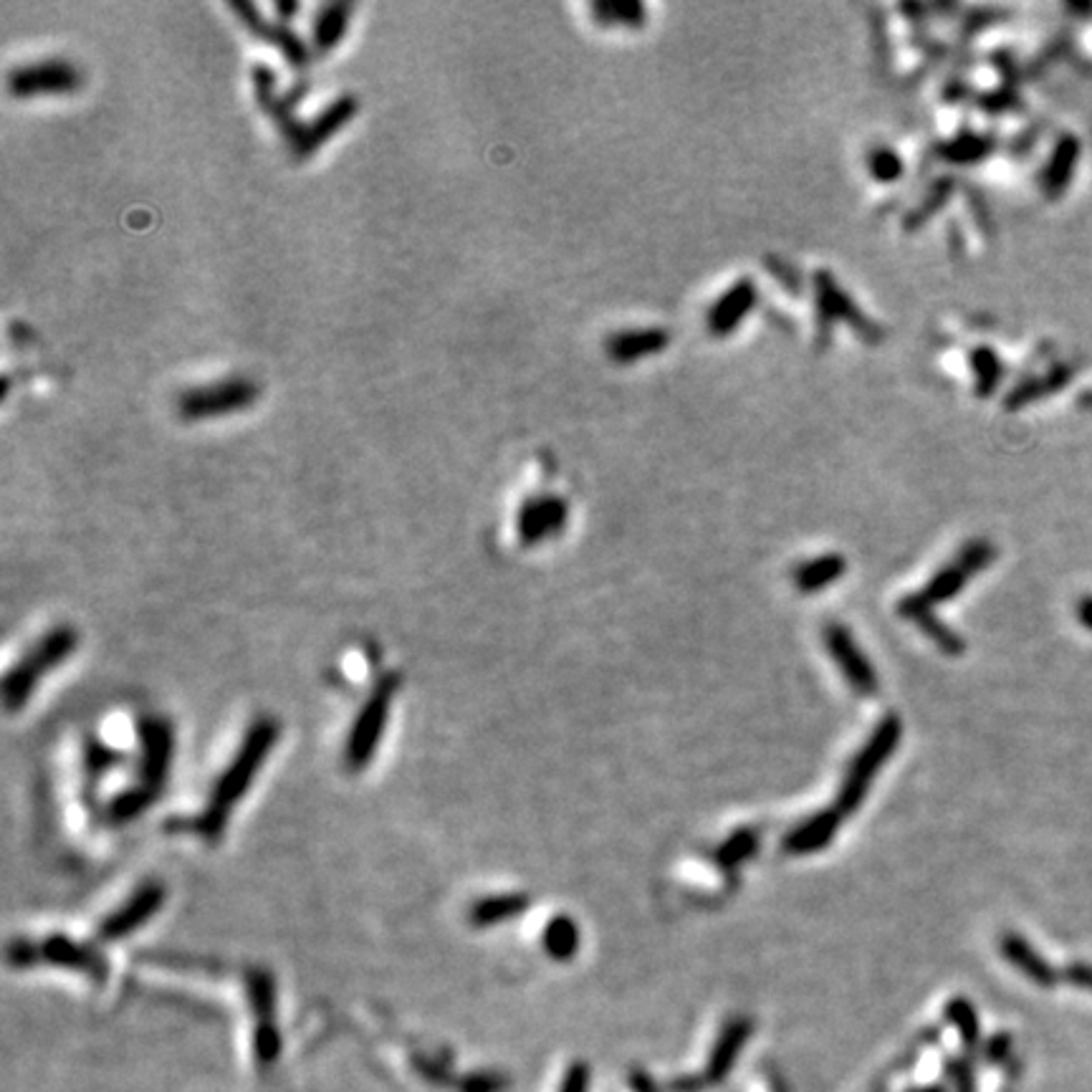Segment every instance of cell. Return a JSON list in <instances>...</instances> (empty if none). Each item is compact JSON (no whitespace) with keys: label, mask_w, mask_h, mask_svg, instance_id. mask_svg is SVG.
Returning a JSON list of instances; mask_svg holds the SVG:
<instances>
[{"label":"cell","mask_w":1092,"mask_h":1092,"mask_svg":"<svg viewBox=\"0 0 1092 1092\" xmlns=\"http://www.w3.org/2000/svg\"><path fill=\"white\" fill-rule=\"evenodd\" d=\"M759 844H762V837H759L757 829L741 827L736 829V832H731L729 837H726L724 842L714 849V860L719 862L724 870H736V867H741L744 862L752 860V857H757Z\"/></svg>","instance_id":"25"},{"label":"cell","mask_w":1092,"mask_h":1092,"mask_svg":"<svg viewBox=\"0 0 1092 1092\" xmlns=\"http://www.w3.org/2000/svg\"><path fill=\"white\" fill-rule=\"evenodd\" d=\"M946 1019L958 1029V1037L966 1047H976L979 1044V1017H976V1009H973L971 1001L966 999H953L946 1004Z\"/></svg>","instance_id":"28"},{"label":"cell","mask_w":1092,"mask_h":1092,"mask_svg":"<svg viewBox=\"0 0 1092 1092\" xmlns=\"http://www.w3.org/2000/svg\"><path fill=\"white\" fill-rule=\"evenodd\" d=\"M278 739V724L273 719H261L246 734V741L241 744L239 754L233 757V762L228 764L226 772L221 774V779L213 787L211 802H208L206 815L198 819V832L203 837H218V834L226 829L228 817H231L233 807L239 805L241 797L249 792V787L254 785L256 774H259L261 764L269 759L271 749Z\"/></svg>","instance_id":"2"},{"label":"cell","mask_w":1092,"mask_h":1092,"mask_svg":"<svg viewBox=\"0 0 1092 1092\" xmlns=\"http://www.w3.org/2000/svg\"><path fill=\"white\" fill-rule=\"evenodd\" d=\"M592 11L597 13L600 21L625 23V26H635L638 21H643L645 13L640 3H602V6H595Z\"/></svg>","instance_id":"32"},{"label":"cell","mask_w":1092,"mask_h":1092,"mask_svg":"<svg viewBox=\"0 0 1092 1092\" xmlns=\"http://www.w3.org/2000/svg\"><path fill=\"white\" fill-rule=\"evenodd\" d=\"M165 903V885L160 882H145L137 887L120 910H114L102 925H99V938L104 943L122 941L127 935L135 933L140 925H145L152 915L158 913L160 905Z\"/></svg>","instance_id":"12"},{"label":"cell","mask_w":1092,"mask_h":1092,"mask_svg":"<svg viewBox=\"0 0 1092 1092\" xmlns=\"http://www.w3.org/2000/svg\"><path fill=\"white\" fill-rule=\"evenodd\" d=\"M752 1029H754L752 1019L747 1017L731 1019V1022L721 1029L719 1039H716L714 1044V1052H711L709 1057V1065H706L704 1082H709V1085H719V1082H724L726 1077H729L731 1067H734L736 1060H739L741 1049H744V1044H747L749 1037H752Z\"/></svg>","instance_id":"16"},{"label":"cell","mask_w":1092,"mask_h":1092,"mask_svg":"<svg viewBox=\"0 0 1092 1092\" xmlns=\"http://www.w3.org/2000/svg\"><path fill=\"white\" fill-rule=\"evenodd\" d=\"M1065 976L1072 981V984L1092 991V966H1087V963H1075V966L1067 968Z\"/></svg>","instance_id":"38"},{"label":"cell","mask_w":1092,"mask_h":1092,"mask_svg":"<svg viewBox=\"0 0 1092 1092\" xmlns=\"http://www.w3.org/2000/svg\"><path fill=\"white\" fill-rule=\"evenodd\" d=\"M757 301V288L752 281H739L731 291H726L724 296L716 301V306L711 308L709 314V326L714 334L724 336L739 326V321L749 314Z\"/></svg>","instance_id":"18"},{"label":"cell","mask_w":1092,"mask_h":1092,"mask_svg":"<svg viewBox=\"0 0 1092 1092\" xmlns=\"http://www.w3.org/2000/svg\"><path fill=\"white\" fill-rule=\"evenodd\" d=\"M839 822H842V812L837 807H827V810H819L817 815L807 817L797 824L795 829L785 834L782 839V847L790 854H815L819 849L827 847L829 842L837 834Z\"/></svg>","instance_id":"15"},{"label":"cell","mask_w":1092,"mask_h":1092,"mask_svg":"<svg viewBox=\"0 0 1092 1092\" xmlns=\"http://www.w3.org/2000/svg\"><path fill=\"white\" fill-rule=\"evenodd\" d=\"M349 18H352L349 3H326L324 8H319L314 26H311V49L316 56L331 54L341 44V38L349 28Z\"/></svg>","instance_id":"20"},{"label":"cell","mask_w":1092,"mask_h":1092,"mask_svg":"<svg viewBox=\"0 0 1092 1092\" xmlns=\"http://www.w3.org/2000/svg\"><path fill=\"white\" fill-rule=\"evenodd\" d=\"M579 943H582V935H579V925L574 923L569 915H554L549 923L544 925V933H541V946L554 961H572L579 951Z\"/></svg>","instance_id":"24"},{"label":"cell","mask_w":1092,"mask_h":1092,"mask_svg":"<svg viewBox=\"0 0 1092 1092\" xmlns=\"http://www.w3.org/2000/svg\"><path fill=\"white\" fill-rule=\"evenodd\" d=\"M898 615L903 617V620L915 622L920 633H923L925 638L933 640L935 648L941 650V653L956 658V655H963V650H966V643H963L961 635H958L956 630L948 628L946 622L935 615L933 605H928V602L923 600V595L903 597V600L898 602Z\"/></svg>","instance_id":"14"},{"label":"cell","mask_w":1092,"mask_h":1092,"mask_svg":"<svg viewBox=\"0 0 1092 1092\" xmlns=\"http://www.w3.org/2000/svg\"><path fill=\"white\" fill-rule=\"evenodd\" d=\"M13 961L28 966L31 961H46L54 963V966L74 968V971L87 973L89 979L104 981L107 979V961L99 951H94L92 946H82V943L71 941L66 935H51L44 943H38L33 951L26 948H13Z\"/></svg>","instance_id":"10"},{"label":"cell","mask_w":1092,"mask_h":1092,"mask_svg":"<svg viewBox=\"0 0 1092 1092\" xmlns=\"http://www.w3.org/2000/svg\"><path fill=\"white\" fill-rule=\"evenodd\" d=\"M1070 377H1072L1070 367H1055L1052 372L1044 374V377L1029 379V382L1019 384V387L1014 389V395H1009L1006 407H1022L1027 405L1029 400H1037V397L1049 395V392H1057L1060 387H1065Z\"/></svg>","instance_id":"26"},{"label":"cell","mask_w":1092,"mask_h":1092,"mask_svg":"<svg viewBox=\"0 0 1092 1092\" xmlns=\"http://www.w3.org/2000/svg\"><path fill=\"white\" fill-rule=\"evenodd\" d=\"M822 638L824 648L832 655V660L837 663L839 673L849 683V688L854 693H860V696H875L877 688H880V678H877L870 658L862 653L857 640L852 638V633L844 625H839V622H829V625H824Z\"/></svg>","instance_id":"8"},{"label":"cell","mask_w":1092,"mask_h":1092,"mask_svg":"<svg viewBox=\"0 0 1092 1092\" xmlns=\"http://www.w3.org/2000/svg\"><path fill=\"white\" fill-rule=\"evenodd\" d=\"M531 905L529 895L524 892H506V895H491V898H481L471 908V923L478 928H486V925L503 923V920H511L516 915L524 913Z\"/></svg>","instance_id":"23"},{"label":"cell","mask_w":1092,"mask_h":1092,"mask_svg":"<svg viewBox=\"0 0 1092 1092\" xmlns=\"http://www.w3.org/2000/svg\"><path fill=\"white\" fill-rule=\"evenodd\" d=\"M986 152H989L986 140H976V137H966V140H958L953 145V155H958L961 160H976L981 155H986Z\"/></svg>","instance_id":"36"},{"label":"cell","mask_w":1092,"mask_h":1092,"mask_svg":"<svg viewBox=\"0 0 1092 1092\" xmlns=\"http://www.w3.org/2000/svg\"><path fill=\"white\" fill-rule=\"evenodd\" d=\"M569 521V503L559 496H531L521 503L516 516V531L521 544L534 546L544 539L562 534Z\"/></svg>","instance_id":"11"},{"label":"cell","mask_w":1092,"mask_h":1092,"mask_svg":"<svg viewBox=\"0 0 1092 1092\" xmlns=\"http://www.w3.org/2000/svg\"><path fill=\"white\" fill-rule=\"evenodd\" d=\"M973 369H976V377H979V395H989L994 392L996 382L1001 377V362L994 352L989 349H976L973 352Z\"/></svg>","instance_id":"31"},{"label":"cell","mask_w":1092,"mask_h":1092,"mask_svg":"<svg viewBox=\"0 0 1092 1092\" xmlns=\"http://www.w3.org/2000/svg\"><path fill=\"white\" fill-rule=\"evenodd\" d=\"M511 1080L503 1072L488 1070V1072H471L460 1082V1092H506L509 1090Z\"/></svg>","instance_id":"33"},{"label":"cell","mask_w":1092,"mask_h":1092,"mask_svg":"<svg viewBox=\"0 0 1092 1092\" xmlns=\"http://www.w3.org/2000/svg\"><path fill=\"white\" fill-rule=\"evenodd\" d=\"M966 579H968V574L963 572V569L958 567L956 562L946 564L941 572H935V577L930 579L928 584H925V590L920 592V595H923V600L928 602V605H933V607L941 605V602L953 600V597H956L958 592L963 590Z\"/></svg>","instance_id":"27"},{"label":"cell","mask_w":1092,"mask_h":1092,"mask_svg":"<svg viewBox=\"0 0 1092 1092\" xmlns=\"http://www.w3.org/2000/svg\"><path fill=\"white\" fill-rule=\"evenodd\" d=\"M870 170L875 178L895 180L900 173H903V165H900V158L892 150H877L872 152Z\"/></svg>","instance_id":"34"},{"label":"cell","mask_w":1092,"mask_h":1092,"mask_svg":"<svg viewBox=\"0 0 1092 1092\" xmlns=\"http://www.w3.org/2000/svg\"><path fill=\"white\" fill-rule=\"evenodd\" d=\"M1080 407H1085V410H1092V389H1087V392H1082V395H1080Z\"/></svg>","instance_id":"43"},{"label":"cell","mask_w":1092,"mask_h":1092,"mask_svg":"<svg viewBox=\"0 0 1092 1092\" xmlns=\"http://www.w3.org/2000/svg\"><path fill=\"white\" fill-rule=\"evenodd\" d=\"M84 87V74L69 59H46L18 66L8 74V92L16 99L66 97Z\"/></svg>","instance_id":"7"},{"label":"cell","mask_w":1092,"mask_h":1092,"mask_svg":"<svg viewBox=\"0 0 1092 1092\" xmlns=\"http://www.w3.org/2000/svg\"><path fill=\"white\" fill-rule=\"evenodd\" d=\"M1011 1052V1037L1009 1034H994V1037L986 1042V1062H1001Z\"/></svg>","instance_id":"37"},{"label":"cell","mask_w":1092,"mask_h":1092,"mask_svg":"<svg viewBox=\"0 0 1092 1092\" xmlns=\"http://www.w3.org/2000/svg\"><path fill=\"white\" fill-rule=\"evenodd\" d=\"M1077 163H1080V140L1072 135L1060 137V142L1055 145V152H1052V158H1049L1042 175V188L1047 193V198H1060L1070 188Z\"/></svg>","instance_id":"19"},{"label":"cell","mask_w":1092,"mask_h":1092,"mask_svg":"<svg viewBox=\"0 0 1092 1092\" xmlns=\"http://www.w3.org/2000/svg\"><path fill=\"white\" fill-rule=\"evenodd\" d=\"M397 686H400L397 676H384L374 686L372 696L367 698V704L362 706L359 716L354 719V726L349 731V739H346L344 749L346 767L352 769V772H359V769H364L372 762L374 752L379 747V739H382L384 724L389 719L392 701H395Z\"/></svg>","instance_id":"6"},{"label":"cell","mask_w":1092,"mask_h":1092,"mask_svg":"<svg viewBox=\"0 0 1092 1092\" xmlns=\"http://www.w3.org/2000/svg\"><path fill=\"white\" fill-rule=\"evenodd\" d=\"M276 13H278V16H281V18H278V21L288 23V21H291L293 13H298V3H291V0H283V3H276Z\"/></svg>","instance_id":"42"},{"label":"cell","mask_w":1092,"mask_h":1092,"mask_svg":"<svg viewBox=\"0 0 1092 1092\" xmlns=\"http://www.w3.org/2000/svg\"><path fill=\"white\" fill-rule=\"evenodd\" d=\"M668 339L671 336L663 329H635V331H620V334H612L607 339V354H610L615 362H633V359L648 357V354H658L660 349H666Z\"/></svg>","instance_id":"21"},{"label":"cell","mask_w":1092,"mask_h":1092,"mask_svg":"<svg viewBox=\"0 0 1092 1092\" xmlns=\"http://www.w3.org/2000/svg\"><path fill=\"white\" fill-rule=\"evenodd\" d=\"M999 951L1001 956L1011 963V966L1019 968V971H1022L1024 976H1027L1029 981H1034L1037 986H1044V989H1047V986H1052L1057 981L1055 968L1049 966V963L1044 961L1037 951H1034L1032 943L1024 941L1019 933L1001 935Z\"/></svg>","instance_id":"17"},{"label":"cell","mask_w":1092,"mask_h":1092,"mask_svg":"<svg viewBox=\"0 0 1092 1092\" xmlns=\"http://www.w3.org/2000/svg\"><path fill=\"white\" fill-rule=\"evenodd\" d=\"M913 1092H943L941 1087H920V1090H913Z\"/></svg>","instance_id":"44"},{"label":"cell","mask_w":1092,"mask_h":1092,"mask_svg":"<svg viewBox=\"0 0 1092 1092\" xmlns=\"http://www.w3.org/2000/svg\"><path fill=\"white\" fill-rule=\"evenodd\" d=\"M900 739H903V721L890 714L875 726L870 739L862 744L860 752L854 754V759L847 767V774L842 779V787L837 792V805H834L842 812V817L854 815V812L860 810V805L867 797V790L872 785V779L877 777L882 764L895 754Z\"/></svg>","instance_id":"3"},{"label":"cell","mask_w":1092,"mask_h":1092,"mask_svg":"<svg viewBox=\"0 0 1092 1092\" xmlns=\"http://www.w3.org/2000/svg\"><path fill=\"white\" fill-rule=\"evenodd\" d=\"M261 389L251 377H233L218 379V382L203 384V387L185 389L175 402V410L185 422L213 420V417H228L236 412H244L259 400Z\"/></svg>","instance_id":"5"},{"label":"cell","mask_w":1092,"mask_h":1092,"mask_svg":"<svg viewBox=\"0 0 1092 1092\" xmlns=\"http://www.w3.org/2000/svg\"><path fill=\"white\" fill-rule=\"evenodd\" d=\"M704 1085V1080H693V1077H678L673 1080V1092H698V1087Z\"/></svg>","instance_id":"41"},{"label":"cell","mask_w":1092,"mask_h":1092,"mask_svg":"<svg viewBox=\"0 0 1092 1092\" xmlns=\"http://www.w3.org/2000/svg\"><path fill=\"white\" fill-rule=\"evenodd\" d=\"M254 92L261 112L273 122L281 140L286 142V150L296 163L308 160L314 152H319L334 135H339L349 122L354 120L359 104L354 97H339L311 122H303L296 117V107L301 102V94L306 87H293L283 97L276 94V74L269 66H254Z\"/></svg>","instance_id":"1"},{"label":"cell","mask_w":1092,"mask_h":1092,"mask_svg":"<svg viewBox=\"0 0 1092 1092\" xmlns=\"http://www.w3.org/2000/svg\"><path fill=\"white\" fill-rule=\"evenodd\" d=\"M844 572H847V562L842 554H822L810 562H802L795 569V584L802 595H815V592L827 590Z\"/></svg>","instance_id":"22"},{"label":"cell","mask_w":1092,"mask_h":1092,"mask_svg":"<svg viewBox=\"0 0 1092 1092\" xmlns=\"http://www.w3.org/2000/svg\"><path fill=\"white\" fill-rule=\"evenodd\" d=\"M1077 620H1080L1082 625H1085V628L1092 633V595L1082 597V600L1077 602Z\"/></svg>","instance_id":"40"},{"label":"cell","mask_w":1092,"mask_h":1092,"mask_svg":"<svg viewBox=\"0 0 1092 1092\" xmlns=\"http://www.w3.org/2000/svg\"><path fill=\"white\" fill-rule=\"evenodd\" d=\"M76 643H79L76 630H71L69 625H64V628L51 630L44 640H38V643L33 645L31 653H28L26 658H23L21 663L8 673L6 683H3V704H6V709L11 711V714L13 711L23 709V704H26L28 698H31V693L36 691L38 681H41L44 676H49L59 663H64V660L74 653Z\"/></svg>","instance_id":"4"},{"label":"cell","mask_w":1092,"mask_h":1092,"mask_svg":"<svg viewBox=\"0 0 1092 1092\" xmlns=\"http://www.w3.org/2000/svg\"><path fill=\"white\" fill-rule=\"evenodd\" d=\"M559 1092H590V1067L584 1062H574L564 1072V1080Z\"/></svg>","instance_id":"35"},{"label":"cell","mask_w":1092,"mask_h":1092,"mask_svg":"<svg viewBox=\"0 0 1092 1092\" xmlns=\"http://www.w3.org/2000/svg\"><path fill=\"white\" fill-rule=\"evenodd\" d=\"M994 559H996L994 544L976 539V541H968V544H963V549L958 552V557H956V564L963 569V572L968 574V577H973V574H979L981 569L989 567Z\"/></svg>","instance_id":"30"},{"label":"cell","mask_w":1092,"mask_h":1092,"mask_svg":"<svg viewBox=\"0 0 1092 1092\" xmlns=\"http://www.w3.org/2000/svg\"><path fill=\"white\" fill-rule=\"evenodd\" d=\"M140 739H142V782L147 790L158 792V787L163 785L165 777H168L170 759H173V726L165 719H145L140 724Z\"/></svg>","instance_id":"13"},{"label":"cell","mask_w":1092,"mask_h":1092,"mask_svg":"<svg viewBox=\"0 0 1092 1092\" xmlns=\"http://www.w3.org/2000/svg\"><path fill=\"white\" fill-rule=\"evenodd\" d=\"M152 800H155V792L147 790V787H135V790L125 792V795H120L109 805V815L117 822H130V819H135L140 812H145L150 807Z\"/></svg>","instance_id":"29"},{"label":"cell","mask_w":1092,"mask_h":1092,"mask_svg":"<svg viewBox=\"0 0 1092 1092\" xmlns=\"http://www.w3.org/2000/svg\"><path fill=\"white\" fill-rule=\"evenodd\" d=\"M228 8L239 16V21L244 23V28L251 36H256L264 44L281 51L283 59L296 71L306 69L308 59H311V51H308L306 41H301V36L288 23L269 21V18L261 16V11L254 3H246V0H233V3H228Z\"/></svg>","instance_id":"9"},{"label":"cell","mask_w":1092,"mask_h":1092,"mask_svg":"<svg viewBox=\"0 0 1092 1092\" xmlns=\"http://www.w3.org/2000/svg\"><path fill=\"white\" fill-rule=\"evenodd\" d=\"M630 1085H633L635 1092H658V1085L653 1082V1077L643 1070H635L630 1075Z\"/></svg>","instance_id":"39"}]
</instances>
